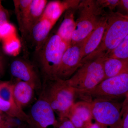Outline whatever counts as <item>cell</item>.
<instances>
[{
  "label": "cell",
  "mask_w": 128,
  "mask_h": 128,
  "mask_svg": "<svg viewBox=\"0 0 128 128\" xmlns=\"http://www.w3.org/2000/svg\"><path fill=\"white\" fill-rule=\"evenodd\" d=\"M128 34V16L112 12L108 15L107 23L103 38L98 48L83 58L80 66L103 55L108 56Z\"/></svg>",
  "instance_id": "obj_1"
},
{
  "label": "cell",
  "mask_w": 128,
  "mask_h": 128,
  "mask_svg": "<svg viewBox=\"0 0 128 128\" xmlns=\"http://www.w3.org/2000/svg\"><path fill=\"white\" fill-rule=\"evenodd\" d=\"M50 80L51 83L44 86L40 96L47 101L58 118H67L70 108L75 103V89L62 80Z\"/></svg>",
  "instance_id": "obj_2"
},
{
  "label": "cell",
  "mask_w": 128,
  "mask_h": 128,
  "mask_svg": "<svg viewBox=\"0 0 128 128\" xmlns=\"http://www.w3.org/2000/svg\"><path fill=\"white\" fill-rule=\"evenodd\" d=\"M70 45L56 32L48 37L38 51L41 70L46 80H55L62 56Z\"/></svg>",
  "instance_id": "obj_3"
},
{
  "label": "cell",
  "mask_w": 128,
  "mask_h": 128,
  "mask_svg": "<svg viewBox=\"0 0 128 128\" xmlns=\"http://www.w3.org/2000/svg\"><path fill=\"white\" fill-rule=\"evenodd\" d=\"M108 56L102 55L80 66L68 80H64L67 85L75 89L76 91L90 90L104 80L105 76L104 63Z\"/></svg>",
  "instance_id": "obj_4"
},
{
  "label": "cell",
  "mask_w": 128,
  "mask_h": 128,
  "mask_svg": "<svg viewBox=\"0 0 128 128\" xmlns=\"http://www.w3.org/2000/svg\"><path fill=\"white\" fill-rule=\"evenodd\" d=\"M80 14L72 37L71 44L82 42L97 26L101 18L106 14L97 4L96 1L82 0L78 5Z\"/></svg>",
  "instance_id": "obj_5"
},
{
  "label": "cell",
  "mask_w": 128,
  "mask_h": 128,
  "mask_svg": "<svg viewBox=\"0 0 128 128\" xmlns=\"http://www.w3.org/2000/svg\"><path fill=\"white\" fill-rule=\"evenodd\" d=\"M128 92V72L105 79L90 90L76 93L84 98L83 101L89 102L91 98L112 100L126 96Z\"/></svg>",
  "instance_id": "obj_6"
},
{
  "label": "cell",
  "mask_w": 128,
  "mask_h": 128,
  "mask_svg": "<svg viewBox=\"0 0 128 128\" xmlns=\"http://www.w3.org/2000/svg\"><path fill=\"white\" fill-rule=\"evenodd\" d=\"M93 119L108 128H118L122 117V104L110 99L96 98L89 102Z\"/></svg>",
  "instance_id": "obj_7"
},
{
  "label": "cell",
  "mask_w": 128,
  "mask_h": 128,
  "mask_svg": "<svg viewBox=\"0 0 128 128\" xmlns=\"http://www.w3.org/2000/svg\"><path fill=\"white\" fill-rule=\"evenodd\" d=\"M26 122L29 128H57L54 112L41 96L32 106Z\"/></svg>",
  "instance_id": "obj_8"
},
{
  "label": "cell",
  "mask_w": 128,
  "mask_h": 128,
  "mask_svg": "<svg viewBox=\"0 0 128 128\" xmlns=\"http://www.w3.org/2000/svg\"><path fill=\"white\" fill-rule=\"evenodd\" d=\"M82 44L83 41L71 44L66 50L57 70L55 80H68L80 68L82 59Z\"/></svg>",
  "instance_id": "obj_9"
},
{
  "label": "cell",
  "mask_w": 128,
  "mask_h": 128,
  "mask_svg": "<svg viewBox=\"0 0 128 128\" xmlns=\"http://www.w3.org/2000/svg\"><path fill=\"white\" fill-rule=\"evenodd\" d=\"M57 21L53 16L51 8L47 5L42 15L34 25L29 34L37 52L46 42Z\"/></svg>",
  "instance_id": "obj_10"
},
{
  "label": "cell",
  "mask_w": 128,
  "mask_h": 128,
  "mask_svg": "<svg viewBox=\"0 0 128 128\" xmlns=\"http://www.w3.org/2000/svg\"><path fill=\"white\" fill-rule=\"evenodd\" d=\"M10 71L16 80L28 82L36 88L39 87V78L34 66L29 62L22 59L13 60L10 66Z\"/></svg>",
  "instance_id": "obj_11"
},
{
  "label": "cell",
  "mask_w": 128,
  "mask_h": 128,
  "mask_svg": "<svg viewBox=\"0 0 128 128\" xmlns=\"http://www.w3.org/2000/svg\"><path fill=\"white\" fill-rule=\"evenodd\" d=\"M67 118L76 128H85L89 126L92 123L93 119L89 102L82 101L75 102Z\"/></svg>",
  "instance_id": "obj_12"
},
{
  "label": "cell",
  "mask_w": 128,
  "mask_h": 128,
  "mask_svg": "<svg viewBox=\"0 0 128 128\" xmlns=\"http://www.w3.org/2000/svg\"><path fill=\"white\" fill-rule=\"evenodd\" d=\"M107 20L108 15L106 14L102 17L94 30L83 40L82 50V59L93 52L98 48L103 38Z\"/></svg>",
  "instance_id": "obj_13"
},
{
  "label": "cell",
  "mask_w": 128,
  "mask_h": 128,
  "mask_svg": "<svg viewBox=\"0 0 128 128\" xmlns=\"http://www.w3.org/2000/svg\"><path fill=\"white\" fill-rule=\"evenodd\" d=\"M48 2L47 0H32L20 30L23 36L30 34L32 28L42 15Z\"/></svg>",
  "instance_id": "obj_14"
},
{
  "label": "cell",
  "mask_w": 128,
  "mask_h": 128,
  "mask_svg": "<svg viewBox=\"0 0 128 128\" xmlns=\"http://www.w3.org/2000/svg\"><path fill=\"white\" fill-rule=\"evenodd\" d=\"M16 80L12 83V95L16 105L22 109L32 100L36 88L28 82Z\"/></svg>",
  "instance_id": "obj_15"
},
{
  "label": "cell",
  "mask_w": 128,
  "mask_h": 128,
  "mask_svg": "<svg viewBox=\"0 0 128 128\" xmlns=\"http://www.w3.org/2000/svg\"><path fill=\"white\" fill-rule=\"evenodd\" d=\"M105 79L128 72V60L106 57L104 63Z\"/></svg>",
  "instance_id": "obj_16"
},
{
  "label": "cell",
  "mask_w": 128,
  "mask_h": 128,
  "mask_svg": "<svg viewBox=\"0 0 128 128\" xmlns=\"http://www.w3.org/2000/svg\"><path fill=\"white\" fill-rule=\"evenodd\" d=\"M73 9L70 8L66 11L64 20L56 32L64 41L70 44L72 34L76 27Z\"/></svg>",
  "instance_id": "obj_17"
},
{
  "label": "cell",
  "mask_w": 128,
  "mask_h": 128,
  "mask_svg": "<svg viewBox=\"0 0 128 128\" xmlns=\"http://www.w3.org/2000/svg\"><path fill=\"white\" fill-rule=\"evenodd\" d=\"M0 111L14 118H17L26 122L28 119V114L22 109L16 105L6 102L0 97Z\"/></svg>",
  "instance_id": "obj_18"
},
{
  "label": "cell",
  "mask_w": 128,
  "mask_h": 128,
  "mask_svg": "<svg viewBox=\"0 0 128 128\" xmlns=\"http://www.w3.org/2000/svg\"><path fill=\"white\" fill-rule=\"evenodd\" d=\"M32 0H13L17 20L20 30L27 14Z\"/></svg>",
  "instance_id": "obj_19"
},
{
  "label": "cell",
  "mask_w": 128,
  "mask_h": 128,
  "mask_svg": "<svg viewBox=\"0 0 128 128\" xmlns=\"http://www.w3.org/2000/svg\"><path fill=\"white\" fill-rule=\"evenodd\" d=\"M2 49L7 55L16 56L20 52L21 44L16 34L2 41Z\"/></svg>",
  "instance_id": "obj_20"
},
{
  "label": "cell",
  "mask_w": 128,
  "mask_h": 128,
  "mask_svg": "<svg viewBox=\"0 0 128 128\" xmlns=\"http://www.w3.org/2000/svg\"><path fill=\"white\" fill-rule=\"evenodd\" d=\"M108 57L128 60V34Z\"/></svg>",
  "instance_id": "obj_21"
},
{
  "label": "cell",
  "mask_w": 128,
  "mask_h": 128,
  "mask_svg": "<svg viewBox=\"0 0 128 128\" xmlns=\"http://www.w3.org/2000/svg\"><path fill=\"white\" fill-rule=\"evenodd\" d=\"M0 97L6 102L16 105L14 102L12 95V82H0Z\"/></svg>",
  "instance_id": "obj_22"
},
{
  "label": "cell",
  "mask_w": 128,
  "mask_h": 128,
  "mask_svg": "<svg viewBox=\"0 0 128 128\" xmlns=\"http://www.w3.org/2000/svg\"><path fill=\"white\" fill-rule=\"evenodd\" d=\"M16 34L14 25L9 22H6L0 26V40L4 41Z\"/></svg>",
  "instance_id": "obj_23"
},
{
  "label": "cell",
  "mask_w": 128,
  "mask_h": 128,
  "mask_svg": "<svg viewBox=\"0 0 128 128\" xmlns=\"http://www.w3.org/2000/svg\"><path fill=\"white\" fill-rule=\"evenodd\" d=\"M14 118L4 113H0V128H15L18 126Z\"/></svg>",
  "instance_id": "obj_24"
},
{
  "label": "cell",
  "mask_w": 128,
  "mask_h": 128,
  "mask_svg": "<svg viewBox=\"0 0 128 128\" xmlns=\"http://www.w3.org/2000/svg\"><path fill=\"white\" fill-rule=\"evenodd\" d=\"M120 1L118 0H100L96 1V3L102 9L104 8H108L110 10L114 9L120 4Z\"/></svg>",
  "instance_id": "obj_25"
},
{
  "label": "cell",
  "mask_w": 128,
  "mask_h": 128,
  "mask_svg": "<svg viewBox=\"0 0 128 128\" xmlns=\"http://www.w3.org/2000/svg\"><path fill=\"white\" fill-rule=\"evenodd\" d=\"M57 128H76L68 118H58Z\"/></svg>",
  "instance_id": "obj_26"
},
{
  "label": "cell",
  "mask_w": 128,
  "mask_h": 128,
  "mask_svg": "<svg viewBox=\"0 0 128 128\" xmlns=\"http://www.w3.org/2000/svg\"><path fill=\"white\" fill-rule=\"evenodd\" d=\"M8 12L5 9L0 2V26L6 22H9Z\"/></svg>",
  "instance_id": "obj_27"
},
{
  "label": "cell",
  "mask_w": 128,
  "mask_h": 128,
  "mask_svg": "<svg viewBox=\"0 0 128 128\" xmlns=\"http://www.w3.org/2000/svg\"><path fill=\"white\" fill-rule=\"evenodd\" d=\"M118 128H128V111L123 114Z\"/></svg>",
  "instance_id": "obj_28"
},
{
  "label": "cell",
  "mask_w": 128,
  "mask_h": 128,
  "mask_svg": "<svg viewBox=\"0 0 128 128\" xmlns=\"http://www.w3.org/2000/svg\"><path fill=\"white\" fill-rule=\"evenodd\" d=\"M125 96V99L123 102L122 103V107L121 112V117H122L123 114L128 111V92Z\"/></svg>",
  "instance_id": "obj_29"
},
{
  "label": "cell",
  "mask_w": 128,
  "mask_h": 128,
  "mask_svg": "<svg viewBox=\"0 0 128 128\" xmlns=\"http://www.w3.org/2000/svg\"><path fill=\"white\" fill-rule=\"evenodd\" d=\"M85 128H108L106 126H104L103 125L98 123L96 122L94 123H92L91 124L87 126Z\"/></svg>",
  "instance_id": "obj_30"
},
{
  "label": "cell",
  "mask_w": 128,
  "mask_h": 128,
  "mask_svg": "<svg viewBox=\"0 0 128 128\" xmlns=\"http://www.w3.org/2000/svg\"><path fill=\"white\" fill-rule=\"evenodd\" d=\"M120 4L122 5L128 12V0H122L120 1Z\"/></svg>",
  "instance_id": "obj_31"
},
{
  "label": "cell",
  "mask_w": 128,
  "mask_h": 128,
  "mask_svg": "<svg viewBox=\"0 0 128 128\" xmlns=\"http://www.w3.org/2000/svg\"><path fill=\"white\" fill-rule=\"evenodd\" d=\"M15 128H29L27 124H20L18 125V126L16 127Z\"/></svg>",
  "instance_id": "obj_32"
},
{
  "label": "cell",
  "mask_w": 128,
  "mask_h": 128,
  "mask_svg": "<svg viewBox=\"0 0 128 128\" xmlns=\"http://www.w3.org/2000/svg\"><path fill=\"white\" fill-rule=\"evenodd\" d=\"M0 62H3V58L2 56L0 54Z\"/></svg>",
  "instance_id": "obj_33"
},
{
  "label": "cell",
  "mask_w": 128,
  "mask_h": 128,
  "mask_svg": "<svg viewBox=\"0 0 128 128\" xmlns=\"http://www.w3.org/2000/svg\"><path fill=\"white\" fill-rule=\"evenodd\" d=\"M0 113H3V112H0Z\"/></svg>",
  "instance_id": "obj_34"
}]
</instances>
